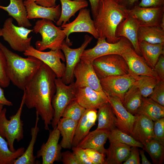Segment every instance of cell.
<instances>
[{
    "label": "cell",
    "instance_id": "obj_1",
    "mask_svg": "<svg viewBox=\"0 0 164 164\" xmlns=\"http://www.w3.org/2000/svg\"><path fill=\"white\" fill-rule=\"evenodd\" d=\"M56 77L53 71L43 63L23 90L25 104L29 109H35L46 130H49L54 116L52 101L56 91Z\"/></svg>",
    "mask_w": 164,
    "mask_h": 164
},
{
    "label": "cell",
    "instance_id": "obj_2",
    "mask_svg": "<svg viewBox=\"0 0 164 164\" xmlns=\"http://www.w3.org/2000/svg\"><path fill=\"white\" fill-rule=\"evenodd\" d=\"M128 15L127 10L116 0H100L97 14L93 19L98 39L110 43H116L121 38L116 36L117 28Z\"/></svg>",
    "mask_w": 164,
    "mask_h": 164
},
{
    "label": "cell",
    "instance_id": "obj_3",
    "mask_svg": "<svg viewBox=\"0 0 164 164\" xmlns=\"http://www.w3.org/2000/svg\"><path fill=\"white\" fill-rule=\"evenodd\" d=\"M0 49L6 59L7 71L10 81L23 90L43 62L32 56L23 57L9 50L0 42Z\"/></svg>",
    "mask_w": 164,
    "mask_h": 164
},
{
    "label": "cell",
    "instance_id": "obj_4",
    "mask_svg": "<svg viewBox=\"0 0 164 164\" xmlns=\"http://www.w3.org/2000/svg\"><path fill=\"white\" fill-rule=\"evenodd\" d=\"M33 30L35 33H39L42 36L41 40L37 41L35 44L36 49L40 51L47 49H60L66 38L65 32L61 26H56L52 21L47 19L38 20Z\"/></svg>",
    "mask_w": 164,
    "mask_h": 164
},
{
    "label": "cell",
    "instance_id": "obj_5",
    "mask_svg": "<svg viewBox=\"0 0 164 164\" xmlns=\"http://www.w3.org/2000/svg\"><path fill=\"white\" fill-rule=\"evenodd\" d=\"M24 100L23 94L18 110L15 114L9 117V120L6 117V108H3L0 114V135L6 139L9 149L12 152L15 150L14 145L15 140L19 142L24 138L23 123L21 116Z\"/></svg>",
    "mask_w": 164,
    "mask_h": 164
},
{
    "label": "cell",
    "instance_id": "obj_6",
    "mask_svg": "<svg viewBox=\"0 0 164 164\" xmlns=\"http://www.w3.org/2000/svg\"><path fill=\"white\" fill-rule=\"evenodd\" d=\"M92 65L99 79L109 76L125 75L129 72L125 60L119 54H108L97 57L93 60Z\"/></svg>",
    "mask_w": 164,
    "mask_h": 164
},
{
    "label": "cell",
    "instance_id": "obj_7",
    "mask_svg": "<svg viewBox=\"0 0 164 164\" xmlns=\"http://www.w3.org/2000/svg\"><path fill=\"white\" fill-rule=\"evenodd\" d=\"M1 30L3 39L14 50L24 52L31 45L32 37L28 36L33 29L15 26L12 17L6 19Z\"/></svg>",
    "mask_w": 164,
    "mask_h": 164
},
{
    "label": "cell",
    "instance_id": "obj_8",
    "mask_svg": "<svg viewBox=\"0 0 164 164\" xmlns=\"http://www.w3.org/2000/svg\"><path fill=\"white\" fill-rule=\"evenodd\" d=\"M55 83L56 91L52 101L54 111L51 124L53 128L57 126L65 108L71 102L75 100L76 89L74 82L67 85L61 78L56 77Z\"/></svg>",
    "mask_w": 164,
    "mask_h": 164
},
{
    "label": "cell",
    "instance_id": "obj_9",
    "mask_svg": "<svg viewBox=\"0 0 164 164\" xmlns=\"http://www.w3.org/2000/svg\"><path fill=\"white\" fill-rule=\"evenodd\" d=\"M92 39V37L86 35L81 46L76 49L71 48L65 41L63 42L60 49L64 55L66 64L64 74L61 79L65 84L68 85L74 82V70L80 60L82 54Z\"/></svg>",
    "mask_w": 164,
    "mask_h": 164
},
{
    "label": "cell",
    "instance_id": "obj_10",
    "mask_svg": "<svg viewBox=\"0 0 164 164\" xmlns=\"http://www.w3.org/2000/svg\"><path fill=\"white\" fill-rule=\"evenodd\" d=\"M73 74L76 79L74 84L76 87H89L106 95L94 70L92 62L80 59L75 67Z\"/></svg>",
    "mask_w": 164,
    "mask_h": 164
},
{
    "label": "cell",
    "instance_id": "obj_11",
    "mask_svg": "<svg viewBox=\"0 0 164 164\" xmlns=\"http://www.w3.org/2000/svg\"><path fill=\"white\" fill-rule=\"evenodd\" d=\"M97 39L95 46L84 50L81 56V60L93 62L97 57L107 55H121L125 48L132 45L128 40L123 37H121L118 41L114 43H108L105 39L98 38Z\"/></svg>",
    "mask_w": 164,
    "mask_h": 164
},
{
    "label": "cell",
    "instance_id": "obj_12",
    "mask_svg": "<svg viewBox=\"0 0 164 164\" xmlns=\"http://www.w3.org/2000/svg\"><path fill=\"white\" fill-rule=\"evenodd\" d=\"M26 56L34 57L48 66L55 73L56 77L61 78L65 69V65L61 61H65L63 53L60 49L51 50L47 52L37 50L31 45L24 53Z\"/></svg>",
    "mask_w": 164,
    "mask_h": 164
},
{
    "label": "cell",
    "instance_id": "obj_13",
    "mask_svg": "<svg viewBox=\"0 0 164 164\" xmlns=\"http://www.w3.org/2000/svg\"><path fill=\"white\" fill-rule=\"evenodd\" d=\"M99 80L102 89L107 96L117 97L122 102L125 93L134 84L135 79L128 73L109 76Z\"/></svg>",
    "mask_w": 164,
    "mask_h": 164
},
{
    "label": "cell",
    "instance_id": "obj_14",
    "mask_svg": "<svg viewBox=\"0 0 164 164\" xmlns=\"http://www.w3.org/2000/svg\"><path fill=\"white\" fill-rule=\"evenodd\" d=\"M79 11L78 16L73 21L61 26L66 35L65 42L70 45L71 43L69 36L71 33L74 32H87L91 34L95 39H98L94 21L91 17L90 10L84 8Z\"/></svg>",
    "mask_w": 164,
    "mask_h": 164
},
{
    "label": "cell",
    "instance_id": "obj_15",
    "mask_svg": "<svg viewBox=\"0 0 164 164\" xmlns=\"http://www.w3.org/2000/svg\"><path fill=\"white\" fill-rule=\"evenodd\" d=\"M60 133L57 126L50 131L46 142L43 143L37 152L36 157H41L43 164H53L61 161L62 147L58 143Z\"/></svg>",
    "mask_w": 164,
    "mask_h": 164
},
{
    "label": "cell",
    "instance_id": "obj_16",
    "mask_svg": "<svg viewBox=\"0 0 164 164\" xmlns=\"http://www.w3.org/2000/svg\"><path fill=\"white\" fill-rule=\"evenodd\" d=\"M121 55L125 60L129 68V73L135 79L141 75L159 79L153 70L147 64L142 56L135 51L132 45L126 46Z\"/></svg>",
    "mask_w": 164,
    "mask_h": 164
},
{
    "label": "cell",
    "instance_id": "obj_17",
    "mask_svg": "<svg viewBox=\"0 0 164 164\" xmlns=\"http://www.w3.org/2000/svg\"><path fill=\"white\" fill-rule=\"evenodd\" d=\"M126 10L128 14L133 16L140 26H159L164 15V6L144 7L137 5Z\"/></svg>",
    "mask_w": 164,
    "mask_h": 164
},
{
    "label": "cell",
    "instance_id": "obj_18",
    "mask_svg": "<svg viewBox=\"0 0 164 164\" xmlns=\"http://www.w3.org/2000/svg\"><path fill=\"white\" fill-rule=\"evenodd\" d=\"M108 102L115 115L116 128L130 135L136 119V116L128 112L123 106L121 101L117 97L108 96Z\"/></svg>",
    "mask_w": 164,
    "mask_h": 164
},
{
    "label": "cell",
    "instance_id": "obj_19",
    "mask_svg": "<svg viewBox=\"0 0 164 164\" xmlns=\"http://www.w3.org/2000/svg\"><path fill=\"white\" fill-rule=\"evenodd\" d=\"M75 100L85 109H98L108 102L107 96L89 87H76Z\"/></svg>",
    "mask_w": 164,
    "mask_h": 164
},
{
    "label": "cell",
    "instance_id": "obj_20",
    "mask_svg": "<svg viewBox=\"0 0 164 164\" xmlns=\"http://www.w3.org/2000/svg\"><path fill=\"white\" fill-rule=\"evenodd\" d=\"M140 25L137 19L132 15L128 14L118 26L116 36L118 38L123 37L130 42L134 50L141 56L138 38V30Z\"/></svg>",
    "mask_w": 164,
    "mask_h": 164
},
{
    "label": "cell",
    "instance_id": "obj_21",
    "mask_svg": "<svg viewBox=\"0 0 164 164\" xmlns=\"http://www.w3.org/2000/svg\"><path fill=\"white\" fill-rule=\"evenodd\" d=\"M29 19L40 18L56 22L59 19L61 12L60 5L53 7H45L29 0L24 1Z\"/></svg>",
    "mask_w": 164,
    "mask_h": 164
},
{
    "label": "cell",
    "instance_id": "obj_22",
    "mask_svg": "<svg viewBox=\"0 0 164 164\" xmlns=\"http://www.w3.org/2000/svg\"><path fill=\"white\" fill-rule=\"evenodd\" d=\"M135 115L136 119L130 135L142 144L153 139L154 121L142 114Z\"/></svg>",
    "mask_w": 164,
    "mask_h": 164
},
{
    "label": "cell",
    "instance_id": "obj_23",
    "mask_svg": "<svg viewBox=\"0 0 164 164\" xmlns=\"http://www.w3.org/2000/svg\"><path fill=\"white\" fill-rule=\"evenodd\" d=\"M97 111L86 109L78 122L75 134L73 140L72 147L77 146L95 125L97 119Z\"/></svg>",
    "mask_w": 164,
    "mask_h": 164
},
{
    "label": "cell",
    "instance_id": "obj_24",
    "mask_svg": "<svg viewBox=\"0 0 164 164\" xmlns=\"http://www.w3.org/2000/svg\"><path fill=\"white\" fill-rule=\"evenodd\" d=\"M109 131L97 129L89 132L78 145L83 149H91L105 154L106 149L104 147L108 138Z\"/></svg>",
    "mask_w": 164,
    "mask_h": 164
},
{
    "label": "cell",
    "instance_id": "obj_25",
    "mask_svg": "<svg viewBox=\"0 0 164 164\" xmlns=\"http://www.w3.org/2000/svg\"><path fill=\"white\" fill-rule=\"evenodd\" d=\"M9 5L4 6L0 5V9L6 11L8 15L16 21L19 26L29 27L32 24L27 18V12L23 0H10Z\"/></svg>",
    "mask_w": 164,
    "mask_h": 164
},
{
    "label": "cell",
    "instance_id": "obj_26",
    "mask_svg": "<svg viewBox=\"0 0 164 164\" xmlns=\"http://www.w3.org/2000/svg\"><path fill=\"white\" fill-rule=\"evenodd\" d=\"M110 145L106 149L104 164H121L125 161L130 152L131 147L115 141H109Z\"/></svg>",
    "mask_w": 164,
    "mask_h": 164
},
{
    "label": "cell",
    "instance_id": "obj_27",
    "mask_svg": "<svg viewBox=\"0 0 164 164\" xmlns=\"http://www.w3.org/2000/svg\"><path fill=\"white\" fill-rule=\"evenodd\" d=\"M61 4V12L56 25L61 26L68 22L78 11L87 8L88 2L86 0H59Z\"/></svg>",
    "mask_w": 164,
    "mask_h": 164
},
{
    "label": "cell",
    "instance_id": "obj_28",
    "mask_svg": "<svg viewBox=\"0 0 164 164\" xmlns=\"http://www.w3.org/2000/svg\"><path fill=\"white\" fill-rule=\"evenodd\" d=\"M138 43L141 55L153 69L160 56L164 54V43L152 44L143 41Z\"/></svg>",
    "mask_w": 164,
    "mask_h": 164
},
{
    "label": "cell",
    "instance_id": "obj_29",
    "mask_svg": "<svg viewBox=\"0 0 164 164\" xmlns=\"http://www.w3.org/2000/svg\"><path fill=\"white\" fill-rule=\"evenodd\" d=\"M78 122L73 120L62 117L58 121L57 128L62 136L60 143L62 148L70 149L72 147Z\"/></svg>",
    "mask_w": 164,
    "mask_h": 164
},
{
    "label": "cell",
    "instance_id": "obj_30",
    "mask_svg": "<svg viewBox=\"0 0 164 164\" xmlns=\"http://www.w3.org/2000/svg\"><path fill=\"white\" fill-rule=\"evenodd\" d=\"M36 119L35 125L30 130L31 138L28 146L23 154L13 162V164H39V161L36 160V158L33 154L34 145L36 141L37 135L39 132L38 124L39 119L38 114L36 112Z\"/></svg>",
    "mask_w": 164,
    "mask_h": 164
},
{
    "label": "cell",
    "instance_id": "obj_31",
    "mask_svg": "<svg viewBox=\"0 0 164 164\" xmlns=\"http://www.w3.org/2000/svg\"><path fill=\"white\" fill-rule=\"evenodd\" d=\"M97 112L98 125L96 129L109 131L116 128V117L111 104L108 102L98 108Z\"/></svg>",
    "mask_w": 164,
    "mask_h": 164
},
{
    "label": "cell",
    "instance_id": "obj_32",
    "mask_svg": "<svg viewBox=\"0 0 164 164\" xmlns=\"http://www.w3.org/2000/svg\"><path fill=\"white\" fill-rule=\"evenodd\" d=\"M136 114L144 115L155 121L164 117V106L148 97H143L141 104Z\"/></svg>",
    "mask_w": 164,
    "mask_h": 164
},
{
    "label": "cell",
    "instance_id": "obj_33",
    "mask_svg": "<svg viewBox=\"0 0 164 164\" xmlns=\"http://www.w3.org/2000/svg\"><path fill=\"white\" fill-rule=\"evenodd\" d=\"M138 38V43L144 41L152 44L164 43V30L159 26H140Z\"/></svg>",
    "mask_w": 164,
    "mask_h": 164
},
{
    "label": "cell",
    "instance_id": "obj_34",
    "mask_svg": "<svg viewBox=\"0 0 164 164\" xmlns=\"http://www.w3.org/2000/svg\"><path fill=\"white\" fill-rule=\"evenodd\" d=\"M142 97L139 89L134 84L125 93L122 103L128 112L135 115L141 104Z\"/></svg>",
    "mask_w": 164,
    "mask_h": 164
},
{
    "label": "cell",
    "instance_id": "obj_35",
    "mask_svg": "<svg viewBox=\"0 0 164 164\" xmlns=\"http://www.w3.org/2000/svg\"><path fill=\"white\" fill-rule=\"evenodd\" d=\"M25 150L22 147L14 152L11 151L7 141L0 135V164H13L14 161L21 156Z\"/></svg>",
    "mask_w": 164,
    "mask_h": 164
},
{
    "label": "cell",
    "instance_id": "obj_36",
    "mask_svg": "<svg viewBox=\"0 0 164 164\" xmlns=\"http://www.w3.org/2000/svg\"><path fill=\"white\" fill-rule=\"evenodd\" d=\"M143 145V150L149 154L153 164L163 163L164 145L154 139H152Z\"/></svg>",
    "mask_w": 164,
    "mask_h": 164
},
{
    "label": "cell",
    "instance_id": "obj_37",
    "mask_svg": "<svg viewBox=\"0 0 164 164\" xmlns=\"http://www.w3.org/2000/svg\"><path fill=\"white\" fill-rule=\"evenodd\" d=\"M160 80L155 77L141 75L135 79L134 84L138 87L143 97H148Z\"/></svg>",
    "mask_w": 164,
    "mask_h": 164
},
{
    "label": "cell",
    "instance_id": "obj_38",
    "mask_svg": "<svg viewBox=\"0 0 164 164\" xmlns=\"http://www.w3.org/2000/svg\"><path fill=\"white\" fill-rule=\"evenodd\" d=\"M109 141H115L130 146L142 148L143 145L136 141L130 135L115 128L109 132Z\"/></svg>",
    "mask_w": 164,
    "mask_h": 164
},
{
    "label": "cell",
    "instance_id": "obj_39",
    "mask_svg": "<svg viewBox=\"0 0 164 164\" xmlns=\"http://www.w3.org/2000/svg\"><path fill=\"white\" fill-rule=\"evenodd\" d=\"M85 109L75 100L71 102L65 108L61 117L78 122Z\"/></svg>",
    "mask_w": 164,
    "mask_h": 164
},
{
    "label": "cell",
    "instance_id": "obj_40",
    "mask_svg": "<svg viewBox=\"0 0 164 164\" xmlns=\"http://www.w3.org/2000/svg\"><path fill=\"white\" fill-rule=\"evenodd\" d=\"M10 81L7 69V62L5 55L0 49V84L2 87H8Z\"/></svg>",
    "mask_w": 164,
    "mask_h": 164
},
{
    "label": "cell",
    "instance_id": "obj_41",
    "mask_svg": "<svg viewBox=\"0 0 164 164\" xmlns=\"http://www.w3.org/2000/svg\"><path fill=\"white\" fill-rule=\"evenodd\" d=\"M148 97L164 106V81L160 80L159 82Z\"/></svg>",
    "mask_w": 164,
    "mask_h": 164
},
{
    "label": "cell",
    "instance_id": "obj_42",
    "mask_svg": "<svg viewBox=\"0 0 164 164\" xmlns=\"http://www.w3.org/2000/svg\"><path fill=\"white\" fill-rule=\"evenodd\" d=\"M154 139L164 145V117L154 121Z\"/></svg>",
    "mask_w": 164,
    "mask_h": 164
},
{
    "label": "cell",
    "instance_id": "obj_43",
    "mask_svg": "<svg viewBox=\"0 0 164 164\" xmlns=\"http://www.w3.org/2000/svg\"><path fill=\"white\" fill-rule=\"evenodd\" d=\"M92 164H104L106 155L91 149H84Z\"/></svg>",
    "mask_w": 164,
    "mask_h": 164
},
{
    "label": "cell",
    "instance_id": "obj_44",
    "mask_svg": "<svg viewBox=\"0 0 164 164\" xmlns=\"http://www.w3.org/2000/svg\"><path fill=\"white\" fill-rule=\"evenodd\" d=\"M73 152L80 164H92L89 159L84 149L78 146L72 147Z\"/></svg>",
    "mask_w": 164,
    "mask_h": 164
},
{
    "label": "cell",
    "instance_id": "obj_45",
    "mask_svg": "<svg viewBox=\"0 0 164 164\" xmlns=\"http://www.w3.org/2000/svg\"><path fill=\"white\" fill-rule=\"evenodd\" d=\"M139 149L137 147H131L130 155L127 159L123 163V164H139Z\"/></svg>",
    "mask_w": 164,
    "mask_h": 164
},
{
    "label": "cell",
    "instance_id": "obj_46",
    "mask_svg": "<svg viewBox=\"0 0 164 164\" xmlns=\"http://www.w3.org/2000/svg\"><path fill=\"white\" fill-rule=\"evenodd\" d=\"M153 70L160 80L164 81V54L160 56Z\"/></svg>",
    "mask_w": 164,
    "mask_h": 164
},
{
    "label": "cell",
    "instance_id": "obj_47",
    "mask_svg": "<svg viewBox=\"0 0 164 164\" xmlns=\"http://www.w3.org/2000/svg\"><path fill=\"white\" fill-rule=\"evenodd\" d=\"M61 161L64 164H80L73 152L69 151L62 153Z\"/></svg>",
    "mask_w": 164,
    "mask_h": 164
},
{
    "label": "cell",
    "instance_id": "obj_48",
    "mask_svg": "<svg viewBox=\"0 0 164 164\" xmlns=\"http://www.w3.org/2000/svg\"><path fill=\"white\" fill-rule=\"evenodd\" d=\"M138 5L144 7L164 6V0H141Z\"/></svg>",
    "mask_w": 164,
    "mask_h": 164
},
{
    "label": "cell",
    "instance_id": "obj_49",
    "mask_svg": "<svg viewBox=\"0 0 164 164\" xmlns=\"http://www.w3.org/2000/svg\"><path fill=\"white\" fill-rule=\"evenodd\" d=\"M139 0H116V2L125 9H128L137 5Z\"/></svg>",
    "mask_w": 164,
    "mask_h": 164
},
{
    "label": "cell",
    "instance_id": "obj_50",
    "mask_svg": "<svg viewBox=\"0 0 164 164\" xmlns=\"http://www.w3.org/2000/svg\"><path fill=\"white\" fill-rule=\"evenodd\" d=\"M91 6L93 19L96 15L99 9L100 0H89Z\"/></svg>",
    "mask_w": 164,
    "mask_h": 164
},
{
    "label": "cell",
    "instance_id": "obj_51",
    "mask_svg": "<svg viewBox=\"0 0 164 164\" xmlns=\"http://www.w3.org/2000/svg\"><path fill=\"white\" fill-rule=\"evenodd\" d=\"M57 0H36L35 2L37 5L45 7H53L56 5Z\"/></svg>",
    "mask_w": 164,
    "mask_h": 164
},
{
    "label": "cell",
    "instance_id": "obj_52",
    "mask_svg": "<svg viewBox=\"0 0 164 164\" xmlns=\"http://www.w3.org/2000/svg\"><path fill=\"white\" fill-rule=\"evenodd\" d=\"M0 103L9 106L13 105L12 102L8 100L5 97L4 93V90L2 88L0 84Z\"/></svg>",
    "mask_w": 164,
    "mask_h": 164
},
{
    "label": "cell",
    "instance_id": "obj_53",
    "mask_svg": "<svg viewBox=\"0 0 164 164\" xmlns=\"http://www.w3.org/2000/svg\"><path fill=\"white\" fill-rule=\"evenodd\" d=\"M139 155L141 157V161L142 164H151V163L146 158L145 153L144 151L143 150L139 149Z\"/></svg>",
    "mask_w": 164,
    "mask_h": 164
},
{
    "label": "cell",
    "instance_id": "obj_54",
    "mask_svg": "<svg viewBox=\"0 0 164 164\" xmlns=\"http://www.w3.org/2000/svg\"><path fill=\"white\" fill-rule=\"evenodd\" d=\"M159 27L163 30H164V15L162 17L160 25Z\"/></svg>",
    "mask_w": 164,
    "mask_h": 164
},
{
    "label": "cell",
    "instance_id": "obj_55",
    "mask_svg": "<svg viewBox=\"0 0 164 164\" xmlns=\"http://www.w3.org/2000/svg\"><path fill=\"white\" fill-rule=\"evenodd\" d=\"M4 105L3 104L0 103V114L2 111V110L3 108V107Z\"/></svg>",
    "mask_w": 164,
    "mask_h": 164
},
{
    "label": "cell",
    "instance_id": "obj_56",
    "mask_svg": "<svg viewBox=\"0 0 164 164\" xmlns=\"http://www.w3.org/2000/svg\"><path fill=\"white\" fill-rule=\"evenodd\" d=\"M2 32L1 30V29L0 28V37L2 36Z\"/></svg>",
    "mask_w": 164,
    "mask_h": 164
},
{
    "label": "cell",
    "instance_id": "obj_57",
    "mask_svg": "<svg viewBox=\"0 0 164 164\" xmlns=\"http://www.w3.org/2000/svg\"><path fill=\"white\" fill-rule=\"evenodd\" d=\"M29 0L35 2L36 0Z\"/></svg>",
    "mask_w": 164,
    "mask_h": 164
}]
</instances>
